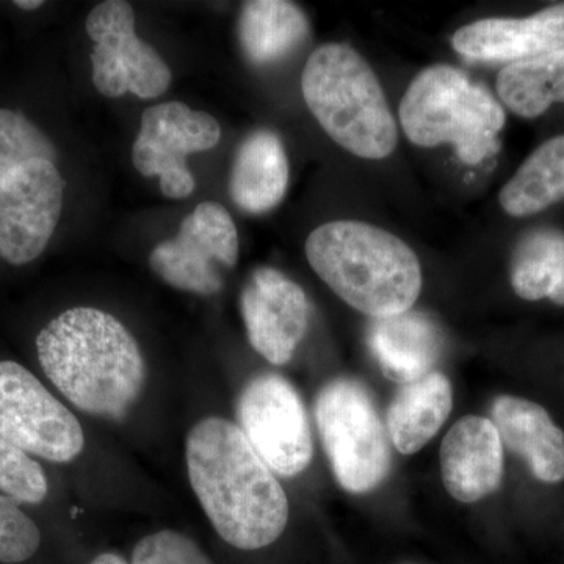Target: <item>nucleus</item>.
<instances>
[{
	"label": "nucleus",
	"instance_id": "obj_6",
	"mask_svg": "<svg viewBox=\"0 0 564 564\" xmlns=\"http://www.w3.org/2000/svg\"><path fill=\"white\" fill-rule=\"evenodd\" d=\"M315 422L337 484L364 494L383 484L392 452L386 426L366 386L336 378L315 399Z\"/></svg>",
	"mask_w": 564,
	"mask_h": 564
},
{
	"label": "nucleus",
	"instance_id": "obj_26",
	"mask_svg": "<svg viewBox=\"0 0 564 564\" xmlns=\"http://www.w3.org/2000/svg\"><path fill=\"white\" fill-rule=\"evenodd\" d=\"M41 544L39 525L21 510L20 505L0 492V563L28 562Z\"/></svg>",
	"mask_w": 564,
	"mask_h": 564
},
{
	"label": "nucleus",
	"instance_id": "obj_8",
	"mask_svg": "<svg viewBox=\"0 0 564 564\" xmlns=\"http://www.w3.org/2000/svg\"><path fill=\"white\" fill-rule=\"evenodd\" d=\"M0 436L51 463L73 462L85 447L76 415L14 361H0Z\"/></svg>",
	"mask_w": 564,
	"mask_h": 564
},
{
	"label": "nucleus",
	"instance_id": "obj_13",
	"mask_svg": "<svg viewBox=\"0 0 564 564\" xmlns=\"http://www.w3.org/2000/svg\"><path fill=\"white\" fill-rule=\"evenodd\" d=\"M240 311L251 347L273 366L291 361L310 326L303 289L278 270L261 267L245 284Z\"/></svg>",
	"mask_w": 564,
	"mask_h": 564
},
{
	"label": "nucleus",
	"instance_id": "obj_17",
	"mask_svg": "<svg viewBox=\"0 0 564 564\" xmlns=\"http://www.w3.org/2000/svg\"><path fill=\"white\" fill-rule=\"evenodd\" d=\"M369 344L386 377L399 384L433 372L443 348L437 326L413 311L373 321Z\"/></svg>",
	"mask_w": 564,
	"mask_h": 564
},
{
	"label": "nucleus",
	"instance_id": "obj_18",
	"mask_svg": "<svg viewBox=\"0 0 564 564\" xmlns=\"http://www.w3.org/2000/svg\"><path fill=\"white\" fill-rule=\"evenodd\" d=\"M291 180L288 152L272 131L252 132L234 159L229 193L234 204L247 214L261 215L284 199Z\"/></svg>",
	"mask_w": 564,
	"mask_h": 564
},
{
	"label": "nucleus",
	"instance_id": "obj_5",
	"mask_svg": "<svg viewBox=\"0 0 564 564\" xmlns=\"http://www.w3.org/2000/svg\"><path fill=\"white\" fill-rule=\"evenodd\" d=\"M399 117L414 147L430 150L451 144L467 165L488 161L499 151L507 124L499 99L444 63L414 77L400 101Z\"/></svg>",
	"mask_w": 564,
	"mask_h": 564
},
{
	"label": "nucleus",
	"instance_id": "obj_27",
	"mask_svg": "<svg viewBox=\"0 0 564 564\" xmlns=\"http://www.w3.org/2000/svg\"><path fill=\"white\" fill-rule=\"evenodd\" d=\"M131 564H214L187 534L162 530L133 547Z\"/></svg>",
	"mask_w": 564,
	"mask_h": 564
},
{
	"label": "nucleus",
	"instance_id": "obj_3",
	"mask_svg": "<svg viewBox=\"0 0 564 564\" xmlns=\"http://www.w3.org/2000/svg\"><path fill=\"white\" fill-rule=\"evenodd\" d=\"M306 258L343 302L373 321L408 313L422 292L421 262L410 245L370 223L318 226L307 237Z\"/></svg>",
	"mask_w": 564,
	"mask_h": 564
},
{
	"label": "nucleus",
	"instance_id": "obj_4",
	"mask_svg": "<svg viewBox=\"0 0 564 564\" xmlns=\"http://www.w3.org/2000/svg\"><path fill=\"white\" fill-rule=\"evenodd\" d=\"M307 109L326 135L356 158L383 161L399 144V126L372 66L355 47L326 43L302 74Z\"/></svg>",
	"mask_w": 564,
	"mask_h": 564
},
{
	"label": "nucleus",
	"instance_id": "obj_12",
	"mask_svg": "<svg viewBox=\"0 0 564 564\" xmlns=\"http://www.w3.org/2000/svg\"><path fill=\"white\" fill-rule=\"evenodd\" d=\"M65 180L55 163L31 161L0 184V258L25 265L46 250L61 220Z\"/></svg>",
	"mask_w": 564,
	"mask_h": 564
},
{
	"label": "nucleus",
	"instance_id": "obj_20",
	"mask_svg": "<svg viewBox=\"0 0 564 564\" xmlns=\"http://www.w3.org/2000/svg\"><path fill=\"white\" fill-rule=\"evenodd\" d=\"M511 291L527 303L564 307V231L536 225L516 239L508 262Z\"/></svg>",
	"mask_w": 564,
	"mask_h": 564
},
{
	"label": "nucleus",
	"instance_id": "obj_16",
	"mask_svg": "<svg viewBox=\"0 0 564 564\" xmlns=\"http://www.w3.org/2000/svg\"><path fill=\"white\" fill-rule=\"evenodd\" d=\"M491 421L503 447L529 467L544 485L564 481V430L543 404L518 395H500L492 402Z\"/></svg>",
	"mask_w": 564,
	"mask_h": 564
},
{
	"label": "nucleus",
	"instance_id": "obj_21",
	"mask_svg": "<svg viewBox=\"0 0 564 564\" xmlns=\"http://www.w3.org/2000/svg\"><path fill=\"white\" fill-rule=\"evenodd\" d=\"M564 204V132L549 137L524 159L499 192L513 220H532Z\"/></svg>",
	"mask_w": 564,
	"mask_h": 564
},
{
	"label": "nucleus",
	"instance_id": "obj_9",
	"mask_svg": "<svg viewBox=\"0 0 564 564\" xmlns=\"http://www.w3.org/2000/svg\"><path fill=\"white\" fill-rule=\"evenodd\" d=\"M85 28L95 41L93 82L101 95L121 98L132 93L140 99H154L169 90L172 70L151 44L137 36L131 3H99L88 14Z\"/></svg>",
	"mask_w": 564,
	"mask_h": 564
},
{
	"label": "nucleus",
	"instance_id": "obj_11",
	"mask_svg": "<svg viewBox=\"0 0 564 564\" xmlns=\"http://www.w3.org/2000/svg\"><path fill=\"white\" fill-rule=\"evenodd\" d=\"M239 251L231 214L221 204L202 203L182 221L174 239L152 250L150 265L174 289L214 295L223 288L217 265H236Z\"/></svg>",
	"mask_w": 564,
	"mask_h": 564
},
{
	"label": "nucleus",
	"instance_id": "obj_14",
	"mask_svg": "<svg viewBox=\"0 0 564 564\" xmlns=\"http://www.w3.org/2000/svg\"><path fill=\"white\" fill-rule=\"evenodd\" d=\"M456 54L470 61H530L564 50V2L551 3L525 17L484 18L463 25L452 36Z\"/></svg>",
	"mask_w": 564,
	"mask_h": 564
},
{
	"label": "nucleus",
	"instance_id": "obj_25",
	"mask_svg": "<svg viewBox=\"0 0 564 564\" xmlns=\"http://www.w3.org/2000/svg\"><path fill=\"white\" fill-rule=\"evenodd\" d=\"M0 492L18 505H40L50 494V481L41 464L3 436H0Z\"/></svg>",
	"mask_w": 564,
	"mask_h": 564
},
{
	"label": "nucleus",
	"instance_id": "obj_29",
	"mask_svg": "<svg viewBox=\"0 0 564 564\" xmlns=\"http://www.w3.org/2000/svg\"><path fill=\"white\" fill-rule=\"evenodd\" d=\"M14 6H17L18 9L21 10L32 11L39 10L40 7L44 6V2H41V0H17V2H14Z\"/></svg>",
	"mask_w": 564,
	"mask_h": 564
},
{
	"label": "nucleus",
	"instance_id": "obj_23",
	"mask_svg": "<svg viewBox=\"0 0 564 564\" xmlns=\"http://www.w3.org/2000/svg\"><path fill=\"white\" fill-rule=\"evenodd\" d=\"M496 95L503 109L527 121L564 107V50L502 66Z\"/></svg>",
	"mask_w": 564,
	"mask_h": 564
},
{
	"label": "nucleus",
	"instance_id": "obj_2",
	"mask_svg": "<svg viewBox=\"0 0 564 564\" xmlns=\"http://www.w3.org/2000/svg\"><path fill=\"white\" fill-rule=\"evenodd\" d=\"M41 369L82 413L120 421L139 400L147 366L139 344L113 315L73 307L36 336Z\"/></svg>",
	"mask_w": 564,
	"mask_h": 564
},
{
	"label": "nucleus",
	"instance_id": "obj_19",
	"mask_svg": "<svg viewBox=\"0 0 564 564\" xmlns=\"http://www.w3.org/2000/svg\"><path fill=\"white\" fill-rule=\"evenodd\" d=\"M454 408V389L444 373L430 372L400 386L388 410L389 440L403 455H414L436 436Z\"/></svg>",
	"mask_w": 564,
	"mask_h": 564
},
{
	"label": "nucleus",
	"instance_id": "obj_24",
	"mask_svg": "<svg viewBox=\"0 0 564 564\" xmlns=\"http://www.w3.org/2000/svg\"><path fill=\"white\" fill-rule=\"evenodd\" d=\"M31 161L57 162L54 144L20 111L0 109V184Z\"/></svg>",
	"mask_w": 564,
	"mask_h": 564
},
{
	"label": "nucleus",
	"instance_id": "obj_28",
	"mask_svg": "<svg viewBox=\"0 0 564 564\" xmlns=\"http://www.w3.org/2000/svg\"><path fill=\"white\" fill-rule=\"evenodd\" d=\"M91 564H129V563L126 562V560L122 558L121 555L113 554V552H106V554L96 556V558L93 560Z\"/></svg>",
	"mask_w": 564,
	"mask_h": 564
},
{
	"label": "nucleus",
	"instance_id": "obj_7",
	"mask_svg": "<svg viewBox=\"0 0 564 564\" xmlns=\"http://www.w3.org/2000/svg\"><path fill=\"white\" fill-rule=\"evenodd\" d=\"M239 429L274 475L296 477L313 462L310 417L291 381L263 373L245 386L237 400Z\"/></svg>",
	"mask_w": 564,
	"mask_h": 564
},
{
	"label": "nucleus",
	"instance_id": "obj_15",
	"mask_svg": "<svg viewBox=\"0 0 564 564\" xmlns=\"http://www.w3.org/2000/svg\"><path fill=\"white\" fill-rule=\"evenodd\" d=\"M445 489L462 503L480 502L502 486L505 447L491 419L466 415L445 434L440 452Z\"/></svg>",
	"mask_w": 564,
	"mask_h": 564
},
{
	"label": "nucleus",
	"instance_id": "obj_22",
	"mask_svg": "<svg viewBox=\"0 0 564 564\" xmlns=\"http://www.w3.org/2000/svg\"><path fill=\"white\" fill-rule=\"evenodd\" d=\"M240 46L252 65H272L299 50L310 35V21L285 0H251L240 11Z\"/></svg>",
	"mask_w": 564,
	"mask_h": 564
},
{
	"label": "nucleus",
	"instance_id": "obj_1",
	"mask_svg": "<svg viewBox=\"0 0 564 564\" xmlns=\"http://www.w3.org/2000/svg\"><path fill=\"white\" fill-rule=\"evenodd\" d=\"M193 492L221 540L258 551L273 544L289 522L288 494L236 423L206 417L185 443Z\"/></svg>",
	"mask_w": 564,
	"mask_h": 564
},
{
	"label": "nucleus",
	"instance_id": "obj_10",
	"mask_svg": "<svg viewBox=\"0 0 564 564\" xmlns=\"http://www.w3.org/2000/svg\"><path fill=\"white\" fill-rule=\"evenodd\" d=\"M220 139V124L210 115L181 102L159 104L141 115L140 133L132 150L133 165L141 176L161 177V191L166 198H187L195 191L188 155L212 150Z\"/></svg>",
	"mask_w": 564,
	"mask_h": 564
}]
</instances>
